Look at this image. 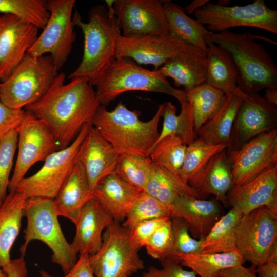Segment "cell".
Segmentation results:
<instances>
[{"instance_id": "cell-26", "label": "cell", "mask_w": 277, "mask_h": 277, "mask_svg": "<svg viewBox=\"0 0 277 277\" xmlns=\"http://www.w3.org/2000/svg\"><path fill=\"white\" fill-rule=\"evenodd\" d=\"M142 191L131 186L116 174L104 179L92 190L93 198L97 200L114 221L125 219Z\"/></svg>"}, {"instance_id": "cell-41", "label": "cell", "mask_w": 277, "mask_h": 277, "mask_svg": "<svg viewBox=\"0 0 277 277\" xmlns=\"http://www.w3.org/2000/svg\"><path fill=\"white\" fill-rule=\"evenodd\" d=\"M17 141V129L11 131L0 138V207L7 196Z\"/></svg>"}, {"instance_id": "cell-53", "label": "cell", "mask_w": 277, "mask_h": 277, "mask_svg": "<svg viewBox=\"0 0 277 277\" xmlns=\"http://www.w3.org/2000/svg\"><path fill=\"white\" fill-rule=\"evenodd\" d=\"M41 274L42 277H52L50 274H49L47 272L43 270L41 271Z\"/></svg>"}, {"instance_id": "cell-5", "label": "cell", "mask_w": 277, "mask_h": 277, "mask_svg": "<svg viewBox=\"0 0 277 277\" xmlns=\"http://www.w3.org/2000/svg\"><path fill=\"white\" fill-rule=\"evenodd\" d=\"M94 87L101 105L105 107L130 91L164 93L173 96L179 102L186 97L184 91L173 88L158 70L144 68L126 57L115 58Z\"/></svg>"}, {"instance_id": "cell-39", "label": "cell", "mask_w": 277, "mask_h": 277, "mask_svg": "<svg viewBox=\"0 0 277 277\" xmlns=\"http://www.w3.org/2000/svg\"><path fill=\"white\" fill-rule=\"evenodd\" d=\"M187 146L179 137L169 135L155 144L149 157L154 164L177 175L183 165Z\"/></svg>"}, {"instance_id": "cell-15", "label": "cell", "mask_w": 277, "mask_h": 277, "mask_svg": "<svg viewBox=\"0 0 277 277\" xmlns=\"http://www.w3.org/2000/svg\"><path fill=\"white\" fill-rule=\"evenodd\" d=\"M226 153L233 186L247 183L277 165V129L260 134L239 149Z\"/></svg>"}, {"instance_id": "cell-20", "label": "cell", "mask_w": 277, "mask_h": 277, "mask_svg": "<svg viewBox=\"0 0 277 277\" xmlns=\"http://www.w3.org/2000/svg\"><path fill=\"white\" fill-rule=\"evenodd\" d=\"M119 158L112 146L91 125L77 161L85 170L92 191L106 177L116 174Z\"/></svg>"}, {"instance_id": "cell-50", "label": "cell", "mask_w": 277, "mask_h": 277, "mask_svg": "<svg viewBox=\"0 0 277 277\" xmlns=\"http://www.w3.org/2000/svg\"><path fill=\"white\" fill-rule=\"evenodd\" d=\"M257 277H277V262L268 261L256 266Z\"/></svg>"}, {"instance_id": "cell-6", "label": "cell", "mask_w": 277, "mask_h": 277, "mask_svg": "<svg viewBox=\"0 0 277 277\" xmlns=\"http://www.w3.org/2000/svg\"><path fill=\"white\" fill-rule=\"evenodd\" d=\"M24 216L27 225L24 231L25 241L20 249L22 255L30 242L41 241L52 251V262L58 264L65 274L67 273L78 258L62 230L53 200L40 197L26 199Z\"/></svg>"}, {"instance_id": "cell-54", "label": "cell", "mask_w": 277, "mask_h": 277, "mask_svg": "<svg viewBox=\"0 0 277 277\" xmlns=\"http://www.w3.org/2000/svg\"><path fill=\"white\" fill-rule=\"evenodd\" d=\"M0 277H8L1 269H0Z\"/></svg>"}, {"instance_id": "cell-27", "label": "cell", "mask_w": 277, "mask_h": 277, "mask_svg": "<svg viewBox=\"0 0 277 277\" xmlns=\"http://www.w3.org/2000/svg\"><path fill=\"white\" fill-rule=\"evenodd\" d=\"M26 199L15 190L10 191L0 207V269L9 265L10 251L20 232Z\"/></svg>"}, {"instance_id": "cell-40", "label": "cell", "mask_w": 277, "mask_h": 277, "mask_svg": "<svg viewBox=\"0 0 277 277\" xmlns=\"http://www.w3.org/2000/svg\"><path fill=\"white\" fill-rule=\"evenodd\" d=\"M152 163L149 156L121 155H120L116 174L131 186L144 191Z\"/></svg>"}, {"instance_id": "cell-38", "label": "cell", "mask_w": 277, "mask_h": 277, "mask_svg": "<svg viewBox=\"0 0 277 277\" xmlns=\"http://www.w3.org/2000/svg\"><path fill=\"white\" fill-rule=\"evenodd\" d=\"M171 206L143 191L129 210L122 225L130 230L140 222L159 218H170Z\"/></svg>"}, {"instance_id": "cell-14", "label": "cell", "mask_w": 277, "mask_h": 277, "mask_svg": "<svg viewBox=\"0 0 277 277\" xmlns=\"http://www.w3.org/2000/svg\"><path fill=\"white\" fill-rule=\"evenodd\" d=\"M164 1L114 0L112 8L122 32L127 37L165 35L169 29Z\"/></svg>"}, {"instance_id": "cell-2", "label": "cell", "mask_w": 277, "mask_h": 277, "mask_svg": "<svg viewBox=\"0 0 277 277\" xmlns=\"http://www.w3.org/2000/svg\"><path fill=\"white\" fill-rule=\"evenodd\" d=\"M113 1H105L106 5L92 7L87 22L75 11L72 19L83 34L84 50L82 61L69 79L85 78L94 87L115 60L121 31L112 8Z\"/></svg>"}, {"instance_id": "cell-10", "label": "cell", "mask_w": 277, "mask_h": 277, "mask_svg": "<svg viewBox=\"0 0 277 277\" xmlns=\"http://www.w3.org/2000/svg\"><path fill=\"white\" fill-rule=\"evenodd\" d=\"M75 0H48L49 19L27 53L34 56L50 54L57 70L67 60L76 38L72 19Z\"/></svg>"}, {"instance_id": "cell-25", "label": "cell", "mask_w": 277, "mask_h": 277, "mask_svg": "<svg viewBox=\"0 0 277 277\" xmlns=\"http://www.w3.org/2000/svg\"><path fill=\"white\" fill-rule=\"evenodd\" d=\"M85 170L77 161L71 172L53 199L56 213L75 223L86 204L92 197Z\"/></svg>"}, {"instance_id": "cell-1", "label": "cell", "mask_w": 277, "mask_h": 277, "mask_svg": "<svg viewBox=\"0 0 277 277\" xmlns=\"http://www.w3.org/2000/svg\"><path fill=\"white\" fill-rule=\"evenodd\" d=\"M58 73L48 91L24 110L43 121L53 133L59 150L68 147L92 119L101 104L93 87L85 78L65 84Z\"/></svg>"}, {"instance_id": "cell-31", "label": "cell", "mask_w": 277, "mask_h": 277, "mask_svg": "<svg viewBox=\"0 0 277 277\" xmlns=\"http://www.w3.org/2000/svg\"><path fill=\"white\" fill-rule=\"evenodd\" d=\"M144 192L170 206L176 198L183 195L201 199L177 175L153 163Z\"/></svg>"}, {"instance_id": "cell-11", "label": "cell", "mask_w": 277, "mask_h": 277, "mask_svg": "<svg viewBox=\"0 0 277 277\" xmlns=\"http://www.w3.org/2000/svg\"><path fill=\"white\" fill-rule=\"evenodd\" d=\"M195 19L207 29L219 33L236 27H251L277 34V11L264 0L245 6H227L207 3L194 13Z\"/></svg>"}, {"instance_id": "cell-47", "label": "cell", "mask_w": 277, "mask_h": 277, "mask_svg": "<svg viewBox=\"0 0 277 277\" xmlns=\"http://www.w3.org/2000/svg\"><path fill=\"white\" fill-rule=\"evenodd\" d=\"M63 277H94L90 265L89 255H79L75 265Z\"/></svg>"}, {"instance_id": "cell-55", "label": "cell", "mask_w": 277, "mask_h": 277, "mask_svg": "<svg viewBox=\"0 0 277 277\" xmlns=\"http://www.w3.org/2000/svg\"></svg>"}, {"instance_id": "cell-35", "label": "cell", "mask_w": 277, "mask_h": 277, "mask_svg": "<svg viewBox=\"0 0 277 277\" xmlns=\"http://www.w3.org/2000/svg\"><path fill=\"white\" fill-rule=\"evenodd\" d=\"M192 113L195 133L220 110L225 94L207 84L185 92Z\"/></svg>"}, {"instance_id": "cell-43", "label": "cell", "mask_w": 277, "mask_h": 277, "mask_svg": "<svg viewBox=\"0 0 277 277\" xmlns=\"http://www.w3.org/2000/svg\"><path fill=\"white\" fill-rule=\"evenodd\" d=\"M173 240L172 222L169 219L155 231L144 247L149 256L161 262L169 258Z\"/></svg>"}, {"instance_id": "cell-28", "label": "cell", "mask_w": 277, "mask_h": 277, "mask_svg": "<svg viewBox=\"0 0 277 277\" xmlns=\"http://www.w3.org/2000/svg\"><path fill=\"white\" fill-rule=\"evenodd\" d=\"M244 93L239 88L225 94L220 110L197 132L196 135L207 143L228 146L232 126Z\"/></svg>"}, {"instance_id": "cell-17", "label": "cell", "mask_w": 277, "mask_h": 277, "mask_svg": "<svg viewBox=\"0 0 277 277\" xmlns=\"http://www.w3.org/2000/svg\"><path fill=\"white\" fill-rule=\"evenodd\" d=\"M191 47L169 34L134 37L121 35L116 43L115 58H128L138 65H152L154 70H157Z\"/></svg>"}, {"instance_id": "cell-45", "label": "cell", "mask_w": 277, "mask_h": 277, "mask_svg": "<svg viewBox=\"0 0 277 277\" xmlns=\"http://www.w3.org/2000/svg\"><path fill=\"white\" fill-rule=\"evenodd\" d=\"M161 262V268L150 266L140 277H196L194 271L183 269L181 265L171 259H165Z\"/></svg>"}, {"instance_id": "cell-21", "label": "cell", "mask_w": 277, "mask_h": 277, "mask_svg": "<svg viewBox=\"0 0 277 277\" xmlns=\"http://www.w3.org/2000/svg\"><path fill=\"white\" fill-rule=\"evenodd\" d=\"M114 219L96 199H90L82 208L74 224V239L70 244L76 254L96 253L101 247L104 230Z\"/></svg>"}, {"instance_id": "cell-24", "label": "cell", "mask_w": 277, "mask_h": 277, "mask_svg": "<svg viewBox=\"0 0 277 277\" xmlns=\"http://www.w3.org/2000/svg\"><path fill=\"white\" fill-rule=\"evenodd\" d=\"M202 199L213 195L227 206L226 195L233 186L230 163L226 149L214 155L189 183Z\"/></svg>"}, {"instance_id": "cell-4", "label": "cell", "mask_w": 277, "mask_h": 277, "mask_svg": "<svg viewBox=\"0 0 277 277\" xmlns=\"http://www.w3.org/2000/svg\"><path fill=\"white\" fill-rule=\"evenodd\" d=\"M163 108L162 104L153 117L144 122L139 118V111L128 109L122 102L111 111L100 105L92 119V126L118 155L149 156L159 136L158 126Z\"/></svg>"}, {"instance_id": "cell-34", "label": "cell", "mask_w": 277, "mask_h": 277, "mask_svg": "<svg viewBox=\"0 0 277 277\" xmlns=\"http://www.w3.org/2000/svg\"><path fill=\"white\" fill-rule=\"evenodd\" d=\"M179 103L181 110L178 115L176 114L175 107L171 102L163 103V127L154 146L160 141L169 135L176 136L187 146L195 140L196 134L190 104L186 97Z\"/></svg>"}, {"instance_id": "cell-30", "label": "cell", "mask_w": 277, "mask_h": 277, "mask_svg": "<svg viewBox=\"0 0 277 277\" xmlns=\"http://www.w3.org/2000/svg\"><path fill=\"white\" fill-rule=\"evenodd\" d=\"M163 8L169 34L187 44L202 50L207 54L205 35L209 31L204 25L189 17L184 8L171 1H164Z\"/></svg>"}, {"instance_id": "cell-23", "label": "cell", "mask_w": 277, "mask_h": 277, "mask_svg": "<svg viewBox=\"0 0 277 277\" xmlns=\"http://www.w3.org/2000/svg\"><path fill=\"white\" fill-rule=\"evenodd\" d=\"M157 70L166 78H171L176 87H183L187 92L206 83V54L192 46L169 60Z\"/></svg>"}, {"instance_id": "cell-32", "label": "cell", "mask_w": 277, "mask_h": 277, "mask_svg": "<svg viewBox=\"0 0 277 277\" xmlns=\"http://www.w3.org/2000/svg\"><path fill=\"white\" fill-rule=\"evenodd\" d=\"M171 259L190 268L200 277H220L221 271L243 265L245 262L238 251L179 254Z\"/></svg>"}, {"instance_id": "cell-33", "label": "cell", "mask_w": 277, "mask_h": 277, "mask_svg": "<svg viewBox=\"0 0 277 277\" xmlns=\"http://www.w3.org/2000/svg\"><path fill=\"white\" fill-rule=\"evenodd\" d=\"M242 215L235 209L231 208L225 215L220 217L203 239L202 252L221 253L238 251L236 229Z\"/></svg>"}, {"instance_id": "cell-48", "label": "cell", "mask_w": 277, "mask_h": 277, "mask_svg": "<svg viewBox=\"0 0 277 277\" xmlns=\"http://www.w3.org/2000/svg\"><path fill=\"white\" fill-rule=\"evenodd\" d=\"M255 268L256 266L253 264L248 267L239 265L221 271L219 275L220 277H257Z\"/></svg>"}, {"instance_id": "cell-49", "label": "cell", "mask_w": 277, "mask_h": 277, "mask_svg": "<svg viewBox=\"0 0 277 277\" xmlns=\"http://www.w3.org/2000/svg\"><path fill=\"white\" fill-rule=\"evenodd\" d=\"M3 271L8 277H27V270L24 256L11 259L9 265Z\"/></svg>"}, {"instance_id": "cell-12", "label": "cell", "mask_w": 277, "mask_h": 277, "mask_svg": "<svg viewBox=\"0 0 277 277\" xmlns=\"http://www.w3.org/2000/svg\"><path fill=\"white\" fill-rule=\"evenodd\" d=\"M237 251L255 266L267 261L277 247V214L262 207L243 214L236 229Z\"/></svg>"}, {"instance_id": "cell-3", "label": "cell", "mask_w": 277, "mask_h": 277, "mask_svg": "<svg viewBox=\"0 0 277 277\" xmlns=\"http://www.w3.org/2000/svg\"><path fill=\"white\" fill-rule=\"evenodd\" d=\"M257 39L277 44L263 36L249 32L235 33L229 30L219 33L209 31L205 35L206 42L214 43L231 54L239 74L237 86L246 94L277 87L276 64L264 46L255 41Z\"/></svg>"}, {"instance_id": "cell-37", "label": "cell", "mask_w": 277, "mask_h": 277, "mask_svg": "<svg viewBox=\"0 0 277 277\" xmlns=\"http://www.w3.org/2000/svg\"><path fill=\"white\" fill-rule=\"evenodd\" d=\"M45 0H0V12L14 15L43 29L50 15Z\"/></svg>"}, {"instance_id": "cell-51", "label": "cell", "mask_w": 277, "mask_h": 277, "mask_svg": "<svg viewBox=\"0 0 277 277\" xmlns=\"http://www.w3.org/2000/svg\"><path fill=\"white\" fill-rule=\"evenodd\" d=\"M267 102L277 105V87H270L265 89V95L263 97Z\"/></svg>"}, {"instance_id": "cell-46", "label": "cell", "mask_w": 277, "mask_h": 277, "mask_svg": "<svg viewBox=\"0 0 277 277\" xmlns=\"http://www.w3.org/2000/svg\"><path fill=\"white\" fill-rule=\"evenodd\" d=\"M25 110H14L0 101V138L11 131L17 129L25 114Z\"/></svg>"}, {"instance_id": "cell-16", "label": "cell", "mask_w": 277, "mask_h": 277, "mask_svg": "<svg viewBox=\"0 0 277 277\" xmlns=\"http://www.w3.org/2000/svg\"><path fill=\"white\" fill-rule=\"evenodd\" d=\"M277 125L276 106L259 93L243 95L232 126L226 152L239 149L250 140Z\"/></svg>"}, {"instance_id": "cell-8", "label": "cell", "mask_w": 277, "mask_h": 277, "mask_svg": "<svg viewBox=\"0 0 277 277\" xmlns=\"http://www.w3.org/2000/svg\"><path fill=\"white\" fill-rule=\"evenodd\" d=\"M139 250L131 243L129 230L114 221L104 230L100 249L89 255L94 277H128L144 269Z\"/></svg>"}, {"instance_id": "cell-22", "label": "cell", "mask_w": 277, "mask_h": 277, "mask_svg": "<svg viewBox=\"0 0 277 277\" xmlns=\"http://www.w3.org/2000/svg\"><path fill=\"white\" fill-rule=\"evenodd\" d=\"M170 219L180 218L185 221L191 235L204 239L220 218L219 201L206 200L188 195L176 198L171 205Z\"/></svg>"}, {"instance_id": "cell-52", "label": "cell", "mask_w": 277, "mask_h": 277, "mask_svg": "<svg viewBox=\"0 0 277 277\" xmlns=\"http://www.w3.org/2000/svg\"><path fill=\"white\" fill-rule=\"evenodd\" d=\"M209 2V0H194L190 4L186 6L184 8V10L185 12L188 14L191 15Z\"/></svg>"}, {"instance_id": "cell-7", "label": "cell", "mask_w": 277, "mask_h": 277, "mask_svg": "<svg viewBox=\"0 0 277 277\" xmlns=\"http://www.w3.org/2000/svg\"><path fill=\"white\" fill-rule=\"evenodd\" d=\"M51 56L28 53L9 77L0 82V101L14 110H22L39 100L58 74Z\"/></svg>"}, {"instance_id": "cell-44", "label": "cell", "mask_w": 277, "mask_h": 277, "mask_svg": "<svg viewBox=\"0 0 277 277\" xmlns=\"http://www.w3.org/2000/svg\"><path fill=\"white\" fill-rule=\"evenodd\" d=\"M169 219H154L140 222L135 225L129 230L130 238L133 246L138 250L144 247L155 231Z\"/></svg>"}, {"instance_id": "cell-19", "label": "cell", "mask_w": 277, "mask_h": 277, "mask_svg": "<svg viewBox=\"0 0 277 277\" xmlns=\"http://www.w3.org/2000/svg\"><path fill=\"white\" fill-rule=\"evenodd\" d=\"M226 201L242 214L262 207L277 214V165L247 183L233 186L226 195Z\"/></svg>"}, {"instance_id": "cell-13", "label": "cell", "mask_w": 277, "mask_h": 277, "mask_svg": "<svg viewBox=\"0 0 277 277\" xmlns=\"http://www.w3.org/2000/svg\"><path fill=\"white\" fill-rule=\"evenodd\" d=\"M22 123L17 129L18 153L14 171L10 179L9 191L15 189L35 163L44 161L52 153L58 150L51 131L41 120L25 110Z\"/></svg>"}, {"instance_id": "cell-36", "label": "cell", "mask_w": 277, "mask_h": 277, "mask_svg": "<svg viewBox=\"0 0 277 277\" xmlns=\"http://www.w3.org/2000/svg\"><path fill=\"white\" fill-rule=\"evenodd\" d=\"M227 148L224 144L214 145L198 137L187 146L183 165L177 175L189 183L204 168L216 154Z\"/></svg>"}, {"instance_id": "cell-9", "label": "cell", "mask_w": 277, "mask_h": 277, "mask_svg": "<svg viewBox=\"0 0 277 277\" xmlns=\"http://www.w3.org/2000/svg\"><path fill=\"white\" fill-rule=\"evenodd\" d=\"M91 125H84L68 147L48 156L41 169L32 175L24 177L14 190L26 199L40 197L53 200L77 162L82 145Z\"/></svg>"}, {"instance_id": "cell-18", "label": "cell", "mask_w": 277, "mask_h": 277, "mask_svg": "<svg viewBox=\"0 0 277 277\" xmlns=\"http://www.w3.org/2000/svg\"><path fill=\"white\" fill-rule=\"evenodd\" d=\"M38 36V29L16 16H0V82L5 81Z\"/></svg>"}, {"instance_id": "cell-42", "label": "cell", "mask_w": 277, "mask_h": 277, "mask_svg": "<svg viewBox=\"0 0 277 277\" xmlns=\"http://www.w3.org/2000/svg\"><path fill=\"white\" fill-rule=\"evenodd\" d=\"M173 231V246L169 259L179 254L202 252L203 239L193 238L189 233L186 223L180 218L171 219Z\"/></svg>"}, {"instance_id": "cell-29", "label": "cell", "mask_w": 277, "mask_h": 277, "mask_svg": "<svg viewBox=\"0 0 277 277\" xmlns=\"http://www.w3.org/2000/svg\"><path fill=\"white\" fill-rule=\"evenodd\" d=\"M206 43L208 52L205 83L225 94L234 92L238 88L239 74L232 56L223 47L211 42Z\"/></svg>"}]
</instances>
